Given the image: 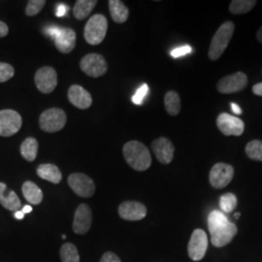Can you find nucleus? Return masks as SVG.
Returning a JSON list of instances; mask_svg holds the SVG:
<instances>
[{
    "label": "nucleus",
    "instance_id": "27",
    "mask_svg": "<svg viewBox=\"0 0 262 262\" xmlns=\"http://www.w3.org/2000/svg\"><path fill=\"white\" fill-rule=\"evenodd\" d=\"M60 258L62 262H80V255L75 245L64 244L60 249Z\"/></svg>",
    "mask_w": 262,
    "mask_h": 262
},
{
    "label": "nucleus",
    "instance_id": "6",
    "mask_svg": "<svg viewBox=\"0 0 262 262\" xmlns=\"http://www.w3.org/2000/svg\"><path fill=\"white\" fill-rule=\"evenodd\" d=\"M80 67L84 74L93 78L105 75L108 70L106 59L99 54H89L84 56L80 62Z\"/></svg>",
    "mask_w": 262,
    "mask_h": 262
},
{
    "label": "nucleus",
    "instance_id": "12",
    "mask_svg": "<svg viewBox=\"0 0 262 262\" xmlns=\"http://www.w3.org/2000/svg\"><path fill=\"white\" fill-rule=\"evenodd\" d=\"M35 84L42 94H51L57 85L56 71L51 66H44L38 69L34 76Z\"/></svg>",
    "mask_w": 262,
    "mask_h": 262
},
{
    "label": "nucleus",
    "instance_id": "2",
    "mask_svg": "<svg viewBox=\"0 0 262 262\" xmlns=\"http://www.w3.org/2000/svg\"><path fill=\"white\" fill-rule=\"evenodd\" d=\"M123 157L126 163L136 171H146L151 165V157L149 149L138 141H129L124 144Z\"/></svg>",
    "mask_w": 262,
    "mask_h": 262
},
{
    "label": "nucleus",
    "instance_id": "4",
    "mask_svg": "<svg viewBox=\"0 0 262 262\" xmlns=\"http://www.w3.org/2000/svg\"><path fill=\"white\" fill-rule=\"evenodd\" d=\"M107 29V19L101 14H95L90 18L84 27V39L90 45H99L105 39Z\"/></svg>",
    "mask_w": 262,
    "mask_h": 262
},
{
    "label": "nucleus",
    "instance_id": "15",
    "mask_svg": "<svg viewBox=\"0 0 262 262\" xmlns=\"http://www.w3.org/2000/svg\"><path fill=\"white\" fill-rule=\"evenodd\" d=\"M151 150L160 163L169 164L174 159L175 147L166 137H159L151 143Z\"/></svg>",
    "mask_w": 262,
    "mask_h": 262
},
{
    "label": "nucleus",
    "instance_id": "5",
    "mask_svg": "<svg viewBox=\"0 0 262 262\" xmlns=\"http://www.w3.org/2000/svg\"><path fill=\"white\" fill-rule=\"evenodd\" d=\"M67 118L63 110L59 108H51L42 113L39 118L40 128L48 133L61 130L66 126Z\"/></svg>",
    "mask_w": 262,
    "mask_h": 262
},
{
    "label": "nucleus",
    "instance_id": "34",
    "mask_svg": "<svg viewBox=\"0 0 262 262\" xmlns=\"http://www.w3.org/2000/svg\"><path fill=\"white\" fill-rule=\"evenodd\" d=\"M100 262H122L117 254L112 252H107L104 253L100 259Z\"/></svg>",
    "mask_w": 262,
    "mask_h": 262
},
{
    "label": "nucleus",
    "instance_id": "1",
    "mask_svg": "<svg viewBox=\"0 0 262 262\" xmlns=\"http://www.w3.org/2000/svg\"><path fill=\"white\" fill-rule=\"evenodd\" d=\"M208 228L211 235V242L216 247L222 248L230 243L237 234V226L230 223L225 213L215 210L208 215Z\"/></svg>",
    "mask_w": 262,
    "mask_h": 262
},
{
    "label": "nucleus",
    "instance_id": "23",
    "mask_svg": "<svg viewBox=\"0 0 262 262\" xmlns=\"http://www.w3.org/2000/svg\"><path fill=\"white\" fill-rule=\"evenodd\" d=\"M96 0H78L76 1L74 8H73V15L76 19L79 20L88 18L92 11L96 6Z\"/></svg>",
    "mask_w": 262,
    "mask_h": 262
},
{
    "label": "nucleus",
    "instance_id": "18",
    "mask_svg": "<svg viewBox=\"0 0 262 262\" xmlns=\"http://www.w3.org/2000/svg\"><path fill=\"white\" fill-rule=\"evenodd\" d=\"M56 47L62 54L71 53L76 46V32L69 28H60L55 39Z\"/></svg>",
    "mask_w": 262,
    "mask_h": 262
},
{
    "label": "nucleus",
    "instance_id": "17",
    "mask_svg": "<svg viewBox=\"0 0 262 262\" xmlns=\"http://www.w3.org/2000/svg\"><path fill=\"white\" fill-rule=\"evenodd\" d=\"M68 99L70 103L79 109H88L93 104L91 94L79 84H73L68 90Z\"/></svg>",
    "mask_w": 262,
    "mask_h": 262
},
{
    "label": "nucleus",
    "instance_id": "26",
    "mask_svg": "<svg viewBox=\"0 0 262 262\" xmlns=\"http://www.w3.org/2000/svg\"><path fill=\"white\" fill-rule=\"evenodd\" d=\"M255 4V0H233L229 5V11L233 15H243L249 13Z\"/></svg>",
    "mask_w": 262,
    "mask_h": 262
},
{
    "label": "nucleus",
    "instance_id": "38",
    "mask_svg": "<svg viewBox=\"0 0 262 262\" xmlns=\"http://www.w3.org/2000/svg\"><path fill=\"white\" fill-rule=\"evenodd\" d=\"M59 30H60V28H52L48 30L47 33L50 36H52L54 39H56L57 34L59 33Z\"/></svg>",
    "mask_w": 262,
    "mask_h": 262
},
{
    "label": "nucleus",
    "instance_id": "31",
    "mask_svg": "<svg viewBox=\"0 0 262 262\" xmlns=\"http://www.w3.org/2000/svg\"><path fill=\"white\" fill-rule=\"evenodd\" d=\"M15 75V70L13 66L5 62H0V83L7 82Z\"/></svg>",
    "mask_w": 262,
    "mask_h": 262
},
{
    "label": "nucleus",
    "instance_id": "14",
    "mask_svg": "<svg viewBox=\"0 0 262 262\" xmlns=\"http://www.w3.org/2000/svg\"><path fill=\"white\" fill-rule=\"evenodd\" d=\"M93 223V212L92 209L86 204L79 205L76 210L73 221V230L76 234H85L92 226Z\"/></svg>",
    "mask_w": 262,
    "mask_h": 262
},
{
    "label": "nucleus",
    "instance_id": "42",
    "mask_svg": "<svg viewBox=\"0 0 262 262\" xmlns=\"http://www.w3.org/2000/svg\"><path fill=\"white\" fill-rule=\"evenodd\" d=\"M256 38H257V40L262 43V27H260V28L258 29V31H257V33H256Z\"/></svg>",
    "mask_w": 262,
    "mask_h": 262
},
{
    "label": "nucleus",
    "instance_id": "43",
    "mask_svg": "<svg viewBox=\"0 0 262 262\" xmlns=\"http://www.w3.org/2000/svg\"><path fill=\"white\" fill-rule=\"evenodd\" d=\"M240 216V213H237V214H235L234 217L235 219H238Z\"/></svg>",
    "mask_w": 262,
    "mask_h": 262
},
{
    "label": "nucleus",
    "instance_id": "33",
    "mask_svg": "<svg viewBox=\"0 0 262 262\" xmlns=\"http://www.w3.org/2000/svg\"><path fill=\"white\" fill-rule=\"evenodd\" d=\"M192 49L190 46L186 45V46H182V47L176 48L171 52V56L174 58H177L180 56H186L187 54L191 53Z\"/></svg>",
    "mask_w": 262,
    "mask_h": 262
},
{
    "label": "nucleus",
    "instance_id": "9",
    "mask_svg": "<svg viewBox=\"0 0 262 262\" xmlns=\"http://www.w3.org/2000/svg\"><path fill=\"white\" fill-rule=\"evenodd\" d=\"M68 185L78 196L89 198L95 192V184L93 179L83 173H74L68 177Z\"/></svg>",
    "mask_w": 262,
    "mask_h": 262
},
{
    "label": "nucleus",
    "instance_id": "44",
    "mask_svg": "<svg viewBox=\"0 0 262 262\" xmlns=\"http://www.w3.org/2000/svg\"><path fill=\"white\" fill-rule=\"evenodd\" d=\"M62 239H66V235H62Z\"/></svg>",
    "mask_w": 262,
    "mask_h": 262
},
{
    "label": "nucleus",
    "instance_id": "8",
    "mask_svg": "<svg viewBox=\"0 0 262 262\" xmlns=\"http://www.w3.org/2000/svg\"><path fill=\"white\" fill-rule=\"evenodd\" d=\"M207 249H208V237H207L206 232L202 229L197 228L192 232L187 245L188 256L193 261H199L205 256Z\"/></svg>",
    "mask_w": 262,
    "mask_h": 262
},
{
    "label": "nucleus",
    "instance_id": "37",
    "mask_svg": "<svg viewBox=\"0 0 262 262\" xmlns=\"http://www.w3.org/2000/svg\"><path fill=\"white\" fill-rule=\"evenodd\" d=\"M253 93L256 95L262 96V83H258V84L253 85Z\"/></svg>",
    "mask_w": 262,
    "mask_h": 262
},
{
    "label": "nucleus",
    "instance_id": "3",
    "mask_svg": "<svg viewBox=\"0 0 262 262\" xmlns=\"http://www.w3.org/2000/svg\"><path fill=\"white\" fill-rule=\"evenodd\" d=\"M234 28V24L232 21H225L216 30L211 41L208 53V56L211 60H217L223 56L232 38Z\"/></svg>",
    "mask_w": 262,
    "mask_h": 262
},
{
    "label": "nucleus",
    "instance_id": "21",
    "mask_svg": "<svg viewBox=\"0 0 262 262\" xmlns=\"http://www.w3.org/2000/svg\"><path fill=\"white\" fill-rule=\"evenodd\" d=\"M21 190H23L24 197L26 198V200L28 201V203H30L32 205H38L42 202L43 191L33 182H30V181L26 182L23 185Z\"/></svg>",
    "mask_w": 262,
    "mask_h": 262
},
{
    "label": "nucleus",
    "instance_id": "20",
    "mask_svg": "<svg viewBox=\"0 0 262 262\" xmlns=\"http://www.w3.org/2000/svg\"><path fill=\"white\" fill-rule=\"evenodd\" d=\"M37 175L40 178L53 184H59L62 180L61 171L52 163L40 164L37 167Z\"/></svg>",
    "mask_w": 262,
    "mask_h": 262
},
{
    "label": "nucleus",
    "instance_id": "35",
    "mask_svg": "<svg viewBox=\"0 0 262 262\" xmlns=\"http://www.w3.org/2000/svg\"><path fill=\"white\" fill-rule=\"evenodd\" d=\"M8 32H9L8 26L5 23L0 20V37H5L8 34Z\"/></svg>",
    "mask_w": 262,
    "mask_h": 262
},
{
    "label": "nucleus",
    "instance_id": "28",
    "mask_svg": "<svg viewBox=\"0 0 262 262\" xmlns=\"http://www.w3.org/2000/svg\"><path fill=\"white\" fill-rule=\"evenodd\" d=\"M246 155L253 160L262 161V141L253 140L249 142L245 148Z\"/></svg>",
    "mask_w": 262,
    "mask_h": 262
},
{
    "label": "nucleus",
    "instance_id": "32",
    "mask_svg": "<svg viewBox=\"0 0 262 262\" xmlns=\"http://www.w3.org/2000/svg\"><path fill=\"white\" fill-rule=\"evenodd\" d=\"M148 91H149V88H148V84H144L140 89L136 92V94L133 95L132 97V102L136 105H141L144 98L146 97V95L148 94Z\"/></svg>",
    "mask_w": 262,
    "mask_h": 262
},
{
    "label": "nucleus",
    "instance_id": "25",
    "mask_svg": "<svg viewBox=\"0 0 262 262\" xmlns=\"http://www.w3.org/2000/svg\"><path fill=\"white\" fill-rule=\"evenodd\" d=\"M165 110L170 116H177L181 111V98L178 93L170 91L164 96Z\"/></svg>",
    "mask_w": 262,
    "mask_h": 262
},
{
    "label": "nucleus",
    "instance_id": "39",
    "mask_svg": "<svg viewBox=\"0 0 262 262\" xmlns=\"http://www.w3.org/2000/svg\"><path fill=\"white\" fill-rule=\"evenodd\" d=\"M230 107H231V110L233 111L234 114L236 115H241L242 114V110H241V108L239 107V105H237V104L231 103L230 104Z\"/></svg>",
    "mask_w": 262,
    "mask_h": 262
},
{
    "label": "nucleus",
    "instance_id": "19",
    "mask_svg": "<svg viewBox=\"0 0 262 262\" xmlns=\"http://www.w3.org/2000/svg\"><path fill=\"white\" fill-rule=\"evenodd\" d=\"M0 204L5 209L17 212L21 206L19 196L14 190H8L4 183H0Z\"/></svg>",
    "mask_w": 262,
    "mask_h": 262
},
{
    "label": "nucleus",
    "instance_id": "36",
    "mask_svg": "<svg viewBox=\"0 0 262 262\" xmlns=\"http://www.w3.org/2000/svg\"><path fill=\"white\" fill-rule=\"evenodd\" d=\"M66 12H67V7H66V5L61 4V5H59V6L57 7L56 16H57V17H62V16L66 15Z\"/></svg>",
    "mask_w": 262,
    "mask_h": 262
},
{
    "label": "nucleus",
    "instance_id": "24",
    "mask_svg": "<svg viewBox=\"0 0 262 262\" xmlns=\"http://www.w3.org/2000/svg\"><path fill=\"white\" fill-rule=\"evenodd\" d=\"M38 148H39L38 141L33 137H28L23 142L20 146L21 157L29 162L34 161L37 157Z\"/></svg>",
    "mask_w": 262,
    "mask_h": 262
},
{
    "label": "nucleus",
    "instance_id": "13",
    "mask_svg": "<svg viewBox=\"0 0 262 262\" xmlns=\"http://www.w3.org/2000/svg\"><path fill=\"white\" fill-rule=\"evenodd\" d=\"M216 125L225 136H240L245 130V124L242 120L226 113H223L217 117Z\"/></svg>",
    "mask_w": 262,
    "mask_h": 262
},
{
    "label": "nucleus",
    "instance_id": "41",
    "mask_svg": "<svg viewBox=\"0 0 262 262\" xmlns=\"http://www.w3.org/2000/svg\"><path fill=\"white\" fill-rule=\"evenodd\" d=\"M24 216H25V214L21 212V211H17V212H15V217L16 219H18V220H23L24 219Z\"/></svg>",
    "mask_w": 262,
    "mask_h": 262
},
{
    "label": "nucleus",
    "instance_id": "7",
    "mask_svg": "<svg viewBox=\"0 0 262 262\" xmlns=\"http://www.w3.org/2000/svg\"><path fill=\"white\" fill-rule=\"evenodd\" d=\"M234 177V169L224 162L215 163L212 167L209 175V181L211 186L216 188L222 189L224 187H227L229 183L232 181Z\"/></svg>",
    "mask_w": 262,
    "mask_h": 262
},
{
    "label": "nucleus",
    "instance_id": "30",
    "mask_svg": "<svg viewBox=\"0 0 262 262\" xmlns=\"http://www.w3.org/2000/svg\"><path fill=\"white\" fill-rule=\"evenodd\" d=\"M46 4L45 0H29L26 9V14L28 17L36 16L44 8Z\"/></svg>",
    "mask_w": 262,
    "mask_h": 262
},
{
    "label": "nucleus",
    "instance_id": "22",
    "mask_svg": "<svg viewBox=\"0 0 262 262\" xmlns=\"http://www.w3.org/2000/svg\"><path fill=\"white\" fill-rule=\"evenodd\" d=\"M108 3L113 20L117 24L125 23L129 17V10L123 2L120 0H110Z\"/></svg>",
    "mask_w": 262,
    "mask_h": 262
},
{
    "label": "nucleus",
    "instance_id": "16",
    "mask_svg": "<svg viewBox=\"0 0 262 262\" xmlns=\"http://www.w3.org/2000/svg\"><path fill=\"white\" fill-rule=\"evenodd\" d=\"M119 215L125 221H141L147 215V208L137 201H125L119 206Z\"/></svg>",
    "mask_w": 262,
    "mask_h": 262
},
{
    "label": "nucleus",
    "instance_id": "10",
    "mask_svg": "<svg viewBox=\"0 0 262 262\" xmlns=\"http://www.w3.org/2000/svg\"><path fill=\"white\" fill-rule=\"evenodd\" d=\"M23 120L19 113L14 110L0 111V136L10 137L19 132Z\"/></svg>",
    "mask_w": 262,
    "mask_h": 262
},
{
    "label": "nucleus",
    "instance_id": "29",
    "mask_svg": "<svg viewBox=\"0 0 262 262\" xmlns=\"http://www.w3.org/2000/svg\"><path fill=\"white\" fill-rule=\"evenodd\" d=\"M237 197L231 192H227L221 196L220 207L223 210V213L229 214L237 207Z\"/></svg>",
    "mask_w": 262,
    "mask_h": 262
},
{
    "label": "nucleus",
    "instance_id": "40",
    "mask_svg": "<svg viewBox=\"0 0 262 262\" xmlns=\"http://www.w3.org/2000/svg\"><path fill=\"white\" fill-rule=\"evenodd\" d=\"M32 211V207L29 206V205H26V206L23 208V210H21V212L24 213V214H28V213H30Z\"/></svg>",
    "mask_w": 262,
    "mask_h": 262
},
{
    "label": "nucleus",
    "instance_id": "11",
    "mask_svg": "<svg viewBox=\"0 0 262 262\" xmlns=\"http://www.w3.org/2000/svg\"><path fill=\"white\" fill-rule=\"evenodd\" d=\"M247 84V75L243 72H236L222 78L216 84V89L221 94H235L243 91Z\"/></svg>",
    "mask_w": 262,
    "mask_h": 262
}]
</instances>
